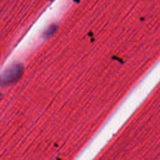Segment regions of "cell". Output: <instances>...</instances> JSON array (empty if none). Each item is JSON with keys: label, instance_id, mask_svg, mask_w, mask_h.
<instances>
[{"label": "cell", "instance_id": "obj_1", "mask_svg": "<svg viewBox=\"0 0 160 160\" xmlns=\"http://www.w3.org/2000/svg\"><path fill=\"white\" fill-rule=\"evenodd\" d=\"M24 72V66L21 63L9 66L0 75V86L7 87L14 84L22 78Z\"/></svg>", "mask_w": 160, "mask_h": 160}, {"label": "cell", "instance_id": "obj_2", "mask_svg": "<svg viewBox=\"0 0 160 160\" xmlns=\"http://www.w3.org/2000/svg\"><path fill=\"white\" fill-rule=\"evenodd\" d=\"M56 31V26L54 25H51L44 32V36L46 38H50L55 32Z\"/></svg>", "mask_w": 160, "mask_h": 160}, {"label": "cell", "instance_id": "obj_3", "mask_svg": "<svg viewBox=\"0 0 160 160\" xmlns=\"http://www.w3.org/2000/svg\"><path fill=\"white\" fill-rule=\"evenodd\" d=\"M1 98H2V96H1V95H0V100L1 99Z\"/></svg>", "mask_w": 160, "mask_h": 160}]
</instances>
